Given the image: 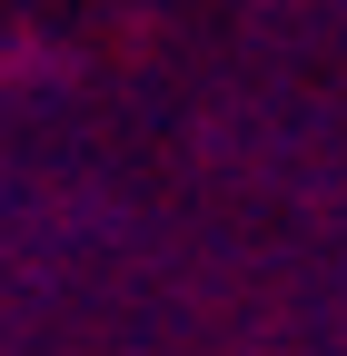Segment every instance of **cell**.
I'll return each mask as SVG.
<instances>
[]
</instances>
